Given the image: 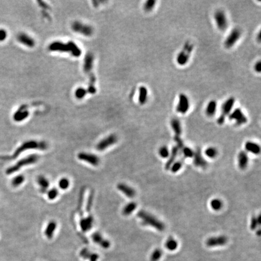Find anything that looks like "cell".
<instances>
[{
    "label": "cell",
    "mask_w": 261,
    "mask_h": 261,
    "mask_svg": "<svg viewBox=\"0 0 261 261\" xmlns=\"http://www.w3.org/2000/svg\"><path fill=\"white\" fill-rule=\"evenodd\" d=\"M57 227V223L55 221H50L45 230V235L48 239H51L53 237L55 230Z\"/></svg>",
    "instance_id": "26"
},
{
    "label": "cell",
    "mask_w": 261,
    "mask_h": 261,
    "mask_svg": "<svg viewBox=\"0 0 261 261\" xmlns=\"http://www.w3.org/2000/svg\"><path fill=\"white\" fill-rule=\"evenodd\" d=\"M258 233V235L259 236H260V230H259L258 231V233Z\"/></svg>",
    "instance_id": "48"
},
{
    "label": "cell",
    "mask_w": 261,
    "mask_h": 261,
    "mask_svg": "<svg viewBox=\"0 0 261 261\" xmlns=\"http://www.w3.org/2000/svg\"><path fill=\"white\" fill-rule=\"evenodd\" d=\"M260 216H258V218L256 216H253L251 219V223H250V229L252 230H254L255 229H256L258 227V225L260 224Z\"/></svg>",
    "instance_id": "41"
},
{
    "label": "cell",
    "mask_w": 261,
    "mask_h": 261,
    "mask_svg": "<svg viewBox=\"0 0 261 261\" xmlns=\"http://www.w3.org/2000/svg\"><path fill=\"white\" fill-rule=\"evenodd\" d=\"M42 3H43V4H44V5H46V4H45V3H44V2H42ZM42 7H44V8H45V7H48V6H47V5H44H44H43V6H42Z\"/></svg>",
    "instance_id": "49"
},
{
    "label": "cell",
    "mask_w": 261,
    "mask_h": 261,
    "mask_svg": "<svg viewBox=\"0 0 261 261\" xmlns=\"http://www.w3.org/2000/svg\"><path fill=\"white\" fill-rule=\"evenodd\" d=\"M94 225V218L92 215L81 218L80 220V227L84 232L90 230Z\"/></svg>",
    "instance_id": "16"
},
{
    "label": "cell",
    "mask_w": 261,
    "mask_h": 261,
    "mask_svg": "<svg viewBox=\"0 0 261 261\" xmlns=\"http://www.w3.org/2000/svg\"><path fill=\"white\" fill-rule=\"evenodd\" d=\"M49 147L48 143L45 141H36L28 140L23 143L15 150V152L11 156V158H15L22 152L28 149H39L40 150H45Z\"/></svg>",
    "instance_id": "2"
},
{
    "label": "cell",
    "mask_w": 261,
    "mask_h": 261,
    "mask_svg": "<svg viewBox=\"0 0 261 261\" xmlns=\"http://www.w3.org/2000/svg\"><path fill=\"white\" fill-rule=\"evenodd\" d=\"M159 155L161 157L166 158L169 156V151L168 148L166 146H161L159 149Z\"/></svg>",
    "instance_id": "43"
},
{
    "label": "cell",
    "mask_w": 261,
    "mask_h": 261,
    "mask_svg": "<svg viewBox=\"0 0 261 261\" xmlns=\"http://www.w3.org/2000/svg\"><path fill=\"white\" fill-rule=\"evenodd\" d=\"M174 140L177 143V146L179 149H182L184 146V143L183 140L181 139L180 137H174Z\"/></svg>",
    "instance_id": "45"
},
{
    "label": "cell",
    "mask_w": 261,
    "mask_h": 261,
    "mask_svg": "<svg viewBox=\"0 0 261 261\" xmlns=\"http://www.w3.org/2000/svg\"><path fill=\"white\" fill-rule=\"evenodd\" d=\"M254 70L257 73H260L261 71V62L260 61H257L254 65Z\"/></svg>",
    "instance_id": "46"
},
{
    "label": "cell",
    "mask_w": 261,
    "mask_h": 261,
    "mask_svg": "<svg viewBox=\"0 0 261 261\" xmlns=\"http://www.w3.org/2000/svg\"><path fill=\"white\" fill-rule=\"evenodd\" d=\"M205 154L208 157L213 158H214L218 154L217 149L214 147H209L206 149L205 151Z\"/></svg>",
    "instance_id": "37"
},
{
    "label": "cell",
    "mask_w": 261,
    "mask_h": 261,
    "mask_svg": "<svg viewBox=\"0 0 261 261\" xmlns=\"http://www.w3.org/2000/svg\"><path fill=\"white\" fill-rule=\"evenodd\" d=\"M172 129L175 137H180L182 133V127L180 121L177 118H173L171 121Z\"/></svg>",
    "instance_id": "25"
},
{
    "label": "cell",
    "mask_w": 261,
    "mask_h": 261,
    "mask_svg": "<svg viewBox=\"0 0 261 261\" xmlns=\"http://www.w3.org/2000/svg\"><path fill=\"white\" fill-rule=\"evenodd\" d=\"M117 189L122 192L125 195H126L128 198H133L136 195V191L132 187H130L129 185L126 184L121 183H119L117 185Z\"/></svg>",
    "instance_id": "19"
},
{
    "label": "cell",
    "mask_w": 261,
    "mask_h": 261,
    "mask_svg": "<svg viewBox=\"0 0 261 261\" xmlns=\"http://www.w3.org/2000/svg\"><path fill=\"white\" fill-rule=\"evenodd\" d=\"M214 21L216 27L221 32H225L229 27V20L225 11L223 10L218 9L214 11Z\"/></svg>",
    "instance_id": "7"
},
{
    "label": "cell",
    "mask_w": 261,
    "mask_h": 261,
    "mask_svg": "<svg viewBox=\"0 0 261 261\" xmlns=\"http://www.w3.org/2000/svg\"><path fill=\"white\" fill-rule=\"evenodd\" d=\"M58 195H59V191L56 187L50 189L47 192V197L50 200H55Z\"/></svg>",
    "instance_id": "36"
},
{
    "label": "cell",
    "mask_w": 261,
    "mask_h": 261,
    "mask_svg": "<svg viewBox=\"0 0 261 261\" xmlns=\"http://www.w3.org/2000/svg\"><path fill=\"white\" fill-rule=\"evenodd\" d=\"M194 163L196 166L202 168H205L207 166V161L202 157L201 149L200 148H197L195 152H194Z\"/></svg>",
    "instance_id": "20"
},
{
    "label": "cell",
    "mask_w": 261,
    "mask_h": 261,
    "mask_svg": "<svg viewBox=\"0 0 261 261\" xmlns=\"http://www.w3.org/2000/svg\"><path fill=\"white\" fill-rule=\"evenodd\" d=\"M248 163V154L245 151H241L238 155V165L241 169H245Z\"/></svg>",
    "instance_id": "28"
},
{
    "label": "cell",
    "mask_w": 261,
    "mask_h": 261,
    "mask_svg": "<svg viewBox=\"0 0 261 261\" xmlns=\"http://www.w3.org/2000/svg\"><path fill=\"white\" fill-rule=\"evenodd\" d=\"M78 158L81 160L90 164L93 166H97L100 164V158L96 155L86 152H81L78 154Z\"/></svg>",
    "instance_id": "13"
},
{
    "label": "cell",
    "mask_w": 261,
    "mask_h": 261,
    "mask_svg": "<svg viewBox=\"0 0 261 261\" xmlns=\"http://www.w3.org/2000/svg\"><path fill=\"white\" fill-rule=\"evenodd\" d=\"M148 99V90L146 86H141L138 89V101L140 105H144L147 103Z\"/></svg>",
    "instance_id": "21"
},
{
    "label": "cell",
    "mask_w": 261,
    "mask_h": 261,
    "mask_svg": "<svg viewBox=\"0 0 261 261\" xmlns=\"http://www.w3.org/2000/svg\"><path fill=\"white\" fill-rule=\"evenodd\" d=\"M71 29L74 32L80 33L85 36H90L93 33L94 30L91 26L87 25L80 21H74L71 24Z\"/></svg>",
    "instance_id": "10"
},
{
    "label": "cell",
    "mask_w": 261,
    "mask_h": 261,
    "mask_svg": "<svg viewBox=\"0 0 261 261\" xmlns=\"http://www.w3.org/2000/svg\"><path fill=\"white\" fill-rule=\"evenodd\" d=\"M218 104L215 100H211L207 104L205 113L208 117H212L215 115L217 111Z\"/></svg>",
    "instance_id": "22"
},
{
    "label": "cell",
    "mask_w": 261,
    "mask_h": 261,
    "mask_svg": "<svg viewBox=\"0 0 261 261\" xmlns=\"http://www.w3.org/2000/svg\"><path fill=\"white\" fill-rule=\"evenodd\" d=\"M87 93H88V92L85 88H79L75 91V96L79 99H81V98H83Z\"/></svg>",
    "instance_id": "42"
},
{
    "label": "cell",
    "mask_w": 261,
    "mask_h": 261,
    "mask_svg": "<svg viewBox=\"0 0 261 261\" xmlns=\"http://www.w3.org/2000/svg\"><path fill=\"white\" fill-rule=\"evenodd\" d=\"M156 3V1L155 0H148V1L144 3L143 10L146 12H150L154 9Z\"/></svg>",
    "instance_id": "32"
},
{
    "label": "cell",
    "mask_w": 261,
    "mask_h": 261,
    "mask_svg": "<svg viewBox=\"0 0 261 261\" xmlns=\"http://www.w3.org/2000/svg\"><path fill=\"white\" fill-rule=\"evenodd\" d=\"M37 183L39 186L40 192L45 193L47 191L50 186V181L49 179L43 175H39L37 178Z\"/></svg>",
    "instance_id": "24"
},
{
    "label": "cell",
    "mask_w": 261,
    "mask_h": 261,
    "mask_svg": "<svg viewBox=\"0 0 261 261\" xmlns=\"http://www.w3.org/2000/svg\"><path fill=\"white\" fill-rule=\"evenodd\" d=\"M49 50L51 51L70 53L74 57H79L82 53L80 48L73 41H69L67 43L55 41L49 45Z\"/></svg>",
    "instance_id": "1"
},
{
    "label": "cell",
    "mask_w": 261,
    "mask_h": 261,
    "mask_svg": "<svg viewBox=\"0 0 261 261\" xmlns=\"http://www.w3.org/2000/svg\"><path fill=\"white\" fill-rule=\"evenodd\" d=\"M94 56L91 53H87L85 57L84 63V70L86 74H92V70L94 65Z\"/></svg>",
    "instance_id": "18"
},
{
    "label": "cell",
    "mask_w": 261,
    "mask_h": 261,
    "mask_svg": "<svg viewBox=\"0 0 261 261\" xmlns=\"http://www.w3.org/2000/svg\"><path fill=\"white\" fill-rule=\"evenodd\" d=\"M258 39L259 40V42L260 41V32L258 33Z\"/></svg>",
    "instance_id": "47"
},
{
    "label": "cell",
    "mask_w": 261,
    "mask_h": 261,
    "mask_svg": "<svg viewBox=\"0 0 261 261\" xmlns=\"http://www.w3.org/2000/svg\"><path fill=\"white\" fill-rule=\"evenodd\" d=\"M69 181L67 178H62L59 181V187L62 190H67L69 186Z\"/></svg>",
    "instance_id": "38"
},
{
    "label": "cell",
    "mask_w": 261,
    "mask_h": 261,
    "mask_svg": "<svg viewBox=\"0 0 261 261\" xmlns=\"http://www.w3.org/2000/svg\"><path fill=\"white\" fill-rule=\"evenodd\" d=\"M163 255V252L160 248H156L150 255V261H158Z\"/></svg>",
    "instance_id": "34"
},
{
    "label": "cell",
    "mask_w": 261,
    "mask_h": 261,
    "mask_svg": "<svg viewBox=\"0 0 261 261\" xmlns=\"http://www.w3.org/2000/svg\"><path fill=\"white\" fill-rule=\"evenodd\" d=\"M182 165L183 161L181 160H178L176 162H174L170 168L172 172L173 173L177 172L181 168Z\"/></svg>",
    "instance_id": "40"
},
{
    "label": "cell",
    "mask_w": 261,
    "mask_h": 261,
    "mask_svg": "<svg viewBox=\"0 0 261 261\" xmlns=\"http://www.w3.org/2000/svg\"><path fill=\"white\" fill-rule=\"evenodd\" d=\"M118 137L114 134H110L103 138L96 145V149L98 151H103L106 149L113 146L117 142Z\"/></svg>",
    "instance_id": "12"
},
{
    "label": "cell",
    "mask_w": 261,
    "mask_h": 261,
    "mask_svg": "<svg viewBox=\"0 0 261 261\" xmlns=\"http://www.w3.org/2000/svg\"><path fill=\"white\" fill-rule=\"evenodd\" d=\"M7 37V32L4 28H0V42H3Z\"/></svg>",
    "instance_id": "44"
},
{
    "label": "cell",
    "mask_w": 261,
    "mask_h": 261,
    "mask_svg": "<svg viewBox=\"0 0 261 261\" xmlns=\"http://www.w3.org/2000/svg\"><path fill=\"white\" fill-rule=\"evenodd\" d=\"M235 104V98L233 97H230L226 99L221 106V114L217 119V123L221 125L225 122V119L229 115L233 110Z\"/></svg>",
    "instance_id": "6"
},
{
    "label": "cell",
    "mask_w": 261,
    "mask_h": 261,
    "mask_svg": "<svg viewBox=\"0 0 261 261\" xmlns=\"http://www.w3.org/2000/svg\"><path fill=\"white\" fill-rule=\"evenodd\" d=\"M229 119L231 121H234L236 125L237 126H241L247 123L248 119L247 116L243 113L242 110L237 108L232 110L231 113L228 116Z\"/></svg>",
    "instance_id": "11"
},
{
    "label": "cell",
    "mask_w": 261,
    "mask_h": 261,
    "mask_svg": "<svg viewBox=\"0 0 261 261\" xmlns=\"http://www.w3.org/2000/svg\"><path fill=\"white\" fill-rule=\"evenodd\" d=\"M137 208V204L135 202H130L123 208L122 213L125 216H129Z\"/></svg>",
    "instance_id": "30"
},
{
    "label": "cell",
    "mask_w": 261,
    "mask_h": 261,
    "mask_svg": "<svg viewBox=\"0 0 261 261\" xmlns=\"http://www.w3.org/2000/svg\"><path fill=\"white\" fill-rule=\"evenodd\" d=\"M165 246L167 250L170 251L175 250L178 247V242L173 237H170L167 239L165 243Z\"/></svg>",
    "instance_id": "31"
},
{
    "label": "cell",
    "mask_w": 261,
    "mask_h": 261,
    "mask_svg": "<svg viewBox=\"0 0 261 261\" xmlns=\"http://www.w3.org/2000/svg\"><path fill=\"white\" fill-rule=\"evenodd\" d=\"M178 151H179V148L177 146H173L172 148V150H171V155L169 156V159H168V160L167 161L166 165H165V169L166 170L170 169L171 166L174 163V161H175V159L177 158Z\"/></svg>",
    "instance_id": "27"
},
{
    "label": "cell",
    "mask_w": 261,
    "mask_h": 261,
    "mask_svg": "<svg viewBox=\"0 0 261 261\" xmlns=\"http://www.w3.org/2000/svg\"><path fill=\"white\" fill-rule=\"evenodd\" d=\"M138 217L142 219L144 225H150L158 231H163L165 229V225L159 219L148 212L140 210L137 213Z\"/></svg>",
    "instance_id": "3"
},
{
    "label": "cell",
    "mask_w": 261,
    "mask_h": 261,
    "mask_svg": "<svg viewBox=\"0 0 261 261\" xmlns=\"http://www.w3.org/2000/svg\"><path fill=\"white\" fill-rule=\"evenodd\" d=\"M227 242V238L225 236L212 237L206 241V245L208 247H214L224 245Z\"/></svg>",
    "instance_id": "14"
},
{
    "label": "cell",
    "mask_w": 261,
    "mask_h": 261,
    "mask_svg": "<svg viewBox=\"0 0 261 261\" xmlns=\"http://www.w3.org/2000/svg\"><path fill=\"white\" fill-rule=\"evenodd\" d=\"M39 160V156L36 154H32L29 156L23 158L16 163L13 166L8 167L5 173L7 175H11L13 173L18 172L21 168L28 165H31L36 163Z\"/></svg>",
    "instance_id": "5"
},
{
    "label": "cell",
    "mask_w": 261,
    "mask_h": 261,
    "mask_svg": "<svg viewBox=\"0 0 261 261\" xmlns=\"http://www.w3.org/2000/svg\"><path fill=\"white\" fill-rule=\"evenodd\" d=\"M194 50V45L189 41L185 42L182 49L179 51L176 57L177 63L180 67L186 65Z\"/></svg>",
    "instance_id": "4"
},
{
    "label": "cell",
    "mask_w": 261,
    "mask_h": 261,
    "mask_svg": "<svg viewBox=\"0 0 261 261\" xmlns=\"http://www.w3.org/2000/svg\"><path fill=\"white\" fill-rule=\"evenodd\" d=\"M16 39L18 41L26 47L32 48L35 45L34 40L27 34L25 33H20L16 36Z\"/></svg>",
    "instance_id": "15"
},
{
    "label": "cell",
    "mask_w": 261,
    "mask_h": 261,
    "mask_svg": "<svg viewBox=\"0 0 261 261\" xmlns=\"http://www.w3.org/2000/svg\"><path fill=\"white\" fill-rule=\"evenodd\" d=\"M242 36V32L239 28H234L230 31L224 40V45L227 49H230L238 42Z\"/></svg>",
    "instance_id": "8"
},
{
    "label": "cell",
    "mask_w": 261,
    "mask_h": 261,
    "mask_svg": "<svg viewBox=\"0 0 261 261\" xmlns=\"http://www.w3.org/2000/svg\"><path fill=\"white\" fill-rule=\"evenodd\" d=\"M245 149L248 152L254 154H259L260 152V146L259 144L252 142H247L245 144Z\"/></svg>",
    "instance_id": "29"
},
{
    "label": "cell",
    "mask_w": 261,
    "mask_h": 261,
    "mask_svg": "<svg viewBox=\"0 0 261 261\" xmlns=\"http://www.w3.org/2000/svg\"><path fill=\"white\" fill-rule=\"evenodd\" d=\"M210 206L213 210L218 211L222 208L223 202L219 199H214L210 202Z\"/></svg>",
    "instance_id": "35"
},
{
    "label": "cell",
    "mask_w": 261,
    "mask_h": 261,
    "mask_svg": "<svg viewBox=\"0 0 261 261\" xmlns=\"http://www.w3.org/2000/svg\"><path fill=\"white\" fill-rule=\"evenodd\" d=\"M29 115L27 107L24 105L21 106L13 115V119L16 122H21L26 119Z\"/></svg>",
    "instance_id": "17"
},
{
    "label": "cell",
    "mask_w": 261,
    "mask_h": 261,
    "mask_svg": "<svg viewBox=\"0 0 261 261\" xmlns=\"http://www.w3.org/2000/svg\"><path fill=\"white\" fill-rule=\"evenodd\" d=\"M190 102L188 96L184 93H180L178 96L176 106V111L181 114H185L190 109Z\"/></svg>",
    "instance_id": "9"
},
{
    "label": "cell",
    "mask_w": 261,
    "mask_h": 261,
    "mask_svg": "<svg viewBox=\"0 0 261 261\" xmlns=\"http://www.w3.org/2000/svg\"><path fill=\"white\" fill-rule=\"evenodd\" d=\"M92 238L94 242L98 243V245H100L105 248H108L110 245V243L109 241L104 239L102 235L100 233H98V232H95L94 233H93V235H92Z\"/></svg>",
    "instance_id": "23"
},
{
    "label": "cell",
    "mask_w": 261,
    "mask_h": 261,
    "mask_svg": "<svg viewBox=\"0 0 261 261\" xmlns=\"http://www.w3.org/2000/svg\"><path fill=\"white\" fill-rule=\"evenodd\" d=\"M25 180V177L22 175H18L15 177L11 180V185L16 187L21 185Z\"/></svg>",
    "instance_id": "33"
},
{
    "label": "cell",
    "mask_w": 261,
    "mask_h": 261,
    "mask_svg": "<svg viewBox=\"0 0 261 261\" xmlns=\"http://www.w3.org/2000/svg\"><path fill=\"white\" fill-rule=\"evenodd\" d=\"M182 152L183 155L186 158H192L194 155V151L189 147L184 146L182 149Z\"/></svg>",
    "instance_id": "39"
}]
</instances>
